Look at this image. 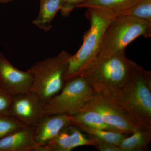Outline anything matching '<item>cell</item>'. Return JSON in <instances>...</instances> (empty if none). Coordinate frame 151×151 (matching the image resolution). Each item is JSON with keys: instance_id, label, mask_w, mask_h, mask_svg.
<instances>
[{"instance_id": "7c38bea8", "label": "cell", "mask_w": 151, "mask_h": 151, "mask_svg": "<svg viewBox=\"0 0 151 151\" xmlns=\"http://www.w3.org/2000/svg\"><path fill=\"white\" fill-rule=\"evenodd\" d=\"M65 0H40L39 13L32 23L45 32L52 28V22L57 12L60 10Z\"/></svg>"}, {"instance_id": "e0dca14e", "label": "cell", "mask_w": 151, "mask_h": 151, "mask_svg": "<svg viewBox=\"0 0 151 151\" xmlns=\"http://www.w3.org/2000/svg\"><path fill=\"white\" fill-rule=\"evenodd\" d=\"M68 127L45 145L40 147L36 151H70L71 141Z\"/></svg>"}, {"instance_id": "2e32d148", "label": "cell", "mask_w": 151, "mask_h": 151, "mask_svg": "<svg viewBox=\"0 0 151 151\" xmlns=\"http://www.w3.org/2000/svg\"><path fill=\"white\" fill-rule=\"evenodd\" d=\"M74 126L81 131L88 134L90 137L118 146L123 139L127 136V134L120 132L94 129L81 124H76Z\"/></svg>"}, {"instance_id": "cb8c5ba5", "label": "cell", "mask_w": 151, "mask_h": 151, "mask_svg": "<svg viewBox=\"0 0 151 151\" xmlns=\"http://www.w3.org/2000/svg\"><path fill=\"white\" fill-rule=\"evenodd\" d=\"M13 0H0V4H7L11 2Z\"/></svg>"}, {"instance_id": "4fadbf2b", "label": "cell", "mask_w": 151, "mask_h": 151, "mask_svg": "<svg viewBox=\"0 0 151 151\" xmlns=\"http://www.w3.org/2000/svg\"><path fill=\"white\" fill-rule=\"evenodd\" d=\"M76 124H81L94 129L118 132L106 123L100 113L93 110H82L71 115L70 125L75 126Z\"/></svg>"}, {"instance_id": "9c48e42d", "label": "cell", "mask_w": 151, "mask_h": 151, "mask_svg": "<svg viewBox=\"0 0 151 151\" xmlns=\"http://www.w3.org/2000/svg\"><path fill=\"white\" fill-rule=\"evenodd\" d=\"M32 74L22 71L13 65L0 51V86L13 96L29 92Z\"/></svg>"}, {"instance_id": "603a6c76", "label": "cell", "mask_w": 151, "mask_h": 151, "mask_svg": "<svg viewBox=\"0 0 151 151\" xmlns=\"http://www.w3.org/2000/svg\"><path fill=\"white\" fill-rule=\"evenodd\" d=\"M97 144L94 147L98 151H121V150L119 146L116 145L114 144L105 142V141L100 140L98 139H97Z\"/></svg>"}, {"instance_id": "5b68a950", "label": "cell", "mask_w": 151, "mask_h": 151, "mask_svg": "<svg viewBox=\"0 0 151 151\" xmlns=\"http://www.w3.org/2000/svg\"><path fill=\"white\" fill-rule=\"evenodd\" d=\"M84 110L97 111L107 124L120 133L128 135L139 130H151L132 113L121 99L94 93L81 111Z\"/></svg>"}, {"instance_id": "7a4b0ae2", "label": "cell", "mask_w": 151, "mask_h": 151, "mask_svg": "<svg viewBox=\"0 0 151 151\" xmlns=\"http://www.w3.org/2000/svg\"><path fill=\"white\" fill-rule=\"evenodd\" d=\"M85 16L90 21V28L84 34L81 47L69 59L64 76L65 82L83 74L97 59L104 33L116 15L105 9L89 7Z\"/></svg>"}, {"instance_id": "9a60e30c", "label": "cell", "mask_w": 151, "mask_h": 151, "mask_svg": "<svg viewBox=\"0 0 151 151\" xmlns=\"http://www.w3.org/2000/svg\"><path fill=\"white\" fill-rule=\"evenodd\" d=\"M132 134L121 142L119 146L121 151H146L151 142V130H139Z\"/></svg>"}, {"instance_id": "d6986e66", "label": "cell", "mask_w": 151, "mask_h": 151, "mask_svg": "<svg viewBox=\"0 0 151 151\" xmlns=\"http://www.w3.org/2000/svg\"><path fill=\"white\" fill-rule=\"evenodd\" d=\"M25 127L10 115H0V139Z\"/></svg>"}, {"instance_id": "7402d4cb", "label": "cell", "mask_w": 151, "mask_h": 151, "mask_svg": "<svg viewBox=\"0 0 151 151\" xmlns=\"http://www.w3.org/2000/svg\"><path fill=\"white\" fill-rule=\"evenodd\" d=\"M86 0H65L64 4L60 9L61 15L65 17L69 16L73 9Z\"/></svg>"}, {"instance_id": "44dd1931", "label": "cell", "mask_w": 151, "mask_h": 151, "mask_svg": "<svg viewBox=\"0 0 151 151\" xmlns=\"http://www.w3.org/2000/svg\"><path fill=\"white\" fill-rule=\"evenodd\" d=\"M12 97L0 86V115H9Z\"/></svg>"}, {"instance_id": "8992f818", "label": "cell", "mask_w": 151, "mask_h": 151, "mask_svg": "<svg viewBox=\"0 0 151 151\" xmlns=\"http://www.w3.org/2000/svg\"><path fill=\"white\" fill-rule=\"evenodd\" d=\"M94 94L86 78L82 76L71 78L65 81L58 94L45 103V115H73L81 111Z\"/></svg>"}, {"instance_id": "3957f363", "label": "cell", "mask_w": 151, "mask_h": 151, "mask_svg": "<svg viewBox=\"0 0 151 151\" xmlns=\"http://www.w3.org/2000/svg\"><path fill=\"white\" fill-rule=\"evenodd\" d=\"M71 55L63 51L58 55L36 63L28 70L32 74L30 92L46 103L59 93L65 84L64 76Z\"/></svg>"}, {"instance_id": "6da1fadb", "label": "cell", "mask_w": 151, "mask_h": 151, "mask_svg": "<svg viewBox=\"0 0 151 151\" xmlns=\"http://www.w3.org/2000/svg\"><path fill=\"white\" fill-rule=\"evenodd\" d=\"M140 66L125 52L98 56L79 76L86 78L95 94L122 100Z\"/></svg>"}, {"instance_id": "277c9868", "label": "cell", "mask_w": 151, "mask_h": 151, "mask_svg": "<svg viewBox=\"0 0 151 151\" xmlns=\"http://www.w3.org/2000/svg\"><path fill=\"white\" fill-rule=\"evenodd\" d=\"M140 36L151 37V23L133 17L116 16L104 33L99 56L125 52L127 46Z\"/></svg>"}, {"instance_id": "ba28073f", "label": "cell", "mask_w": 151, "mask_h": 151, "mask_svg": "<svg viewBox=\"0 0 151 151\" xmlns=\"http://www.w3.org/2000/svg\"><path fill=\"white\" fill-rule=\"evenodd\" d=\"M45 103L32 92L13 96L9 115L27 127L34 128L45 116Z\"/></svg>"}, {"instance_id": "ffe728a7", "label": "cell", "mask_w": 151, "mask_h": 151, "mask_svg": "<svg viewBox=\"0 0 151 151\" xmlns=\"http://www.w3.org/2000/svg\"><path fill=\"white\" fill-rule=\"evenodd\" d=\"M70 133L71 141V150L78 147L91 146L95 147L97 144V139L91 137L86 138L81 133V131L75 126L69 125L68 127Z\"/></svg>"}, {"instance_id": "30bf717a", "label": "cell", "mask_w": 151, "mask_h": 151, "mask_svg": "<svg viewBox=\"0 0 151 151\" xmlns=\"http://www.w3.org/2000/svg\"><path fill=\"white\" fill-rule=\"evenodd\" d=\"M70 122L71 116L68 114L45 115L33 128L34 139L39 147L45 145L70 125Z\"/></svg>"}, {"instance_id": "52a82bcc", "label": "cell", "mask_w": 151, "mask_h": 151, "mask_svg": "<svg viewBox=\"0 0 151 151\" xmlns=\"http://www.w3.org/2000/svg\"><path fill=\"white\" fill-rule=\"evenodd\" d=\"M132 113L151 129V72L140 66L122 100Z\"/></svg>"}, {"instance_id": "ac0fdd59", "label": "cell", "mask_w": 151, "mask_h": 151, "mask_svg": "<svg viewBox=\"0 0 151 151\" xmlns=\"http://www.w3.org/2000/svg\"><path fill=\"white\" fill-rule=\"evenodd\" d=\"M120 15L133 17L151 24V0H141Z\"/></svg>"}, {"instance_id": "5bb4252c", "label": "cell", "mask_w": 151, "mask_h": 151, "mask_svg": "<svg viewBox=\"0 0 151 151\" xmlns=\"http://www.w3.org/2000/svg\"><path fill=\"white\" fill-rule=\"evenodd\" d=\"M141 0H86L76 8L97 7L105 9L116 16L132 8Z\"/></svg>"}, {"instance_id": "8fae6325", "label": "cell", "mask_w": 151, "mask_h": 151, "mask_svg": "<svg viewBox=\"0 0 151 151\" xmlns=\"http://www.w3.org/2000/svg\"><path fill=\"white\" fill-rule=\"evenodd\" d=\"M33 128L25 127L0 139V151H36Z\"/></svg>"}]
</instances>
